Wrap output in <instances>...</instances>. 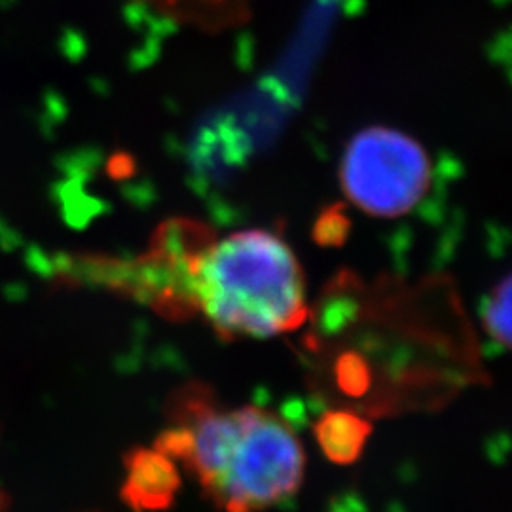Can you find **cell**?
Masks as SVG:
<instances>
[{
    "label": "cell",
    "mask_w": 512,
    "mask_h": 512,
    "mask_svg": "<svg viewBox=\"0 0 512 512\" xmlns=\"http://www.w3.org/2000/svg\"><path fill=\"white\" fill-rule=\"evenodd\" d=\"M192 296L222 338H270L308 319L300 262L283 239L264 230L205 247L192 270Z\"/></svg>",
    "instance_id": "1"
},
{
    "label": "cell",
    "mask_w": 512,
    "mask_h": 512,
    "mask_svg": "<svg viewBox=\"0 0 512 512\" xmlns=\"http://www.w3.org/2000/svg\"><path fill=\"white\" fill-rule=\"evenodd\" d=\"M241 427L215 503L224 512H255L296 494L304 450L291 427L258 406L239 408Z\"/></svg>",
    "instance_id": "2"
},
{
    "label": "cell",
    "mask_w": 512,
    "mask_h": 512,
    "mask_svg": "<svg viewBox=\"0 0 512 512\" xmlns=\"http://www.w3.org/2000/svg\"><path fill=\"white\" fill-rule=\"evenodd\" d=\"M342 186L366 215L410 213L431 186V162L418 141L397 129L368 128L353 137L342 162Z\"/></svg>",
    "instance_id": "3"
},
{
    "label": "cell",
    "mask_w": 512,
    "mask_h": 512,
    "mask_svg": "<svg viewBox=\"0 0 512 512\" xmlns=\"http://www.w3.org/2000/svg\"><path fill=\"white\" fill-rule=\"evenodd\" d=\"M128 478L120 497L135 512L165 511L181 488V476L173 461L156 450L135 448L126 456Z\"/></svg>",
    "instance_id": "4"
},
{
    "label": "cell",
    "mask_w": 512,
    "mask_h": 512,
    "mask_svg": "<svg viewBox=\"0 0 512 512\" xmlns=\"http://www.w3.org/2000/svg\"><path fill=\"white\" fill-rule=\"evenodd\" d=\"M372 425L346 410H332L315 423V439L323 454L340 465H349L361 458Z\"/></svg>",
    "instance_id": "5"
},
{
    "label": "cell",
    "mask_w": 512,
    "mask_h": 512,
    "mask_svg": "<svg viewBox=\"0 0 512 512\" xmlns=\"http://www.w3.org/2000/svg\"><path fill=\"white\" fill-rule=\"evenodd\" d=\"M160 12L171 18L188 21L202 27H226L236 23L245 8L247 0H148Z\"/></svg>",
    "instance_id": "6"
},
{
    "label": "cell",
    "mask_w": 512,
    "mask_h": 512,
    "mask_svg": "<svg viewBox=\"0 0 512 512\" xmlns=\"http://www.w3.org/2000/svg\"><path fill=\"white\" fill-rule=\"evenodd\" d=\"M511 277L507 275L486 302L482 325L503 348H511Z\"/></svg>",
    "instance_id": "7"
},
{
    "label": "cell",
    "mask_w": 512,
    "mask_h": 512,
    "mask_svg": "<svg viewBox=\"0 0 512 512\" xmlns=\"http://www.w3.org/2000/svg\"><path fill=\"white\" fill-rule=\"evenodd\" d=\"M154 450L169 459H181L186 465L194 454V435L190 427H177L164 431L154 444Z\"/></svg>",
    "instance_id": "8"
},
{
    "label": "cell",
    "mask_w": 512,
    "mask_h": 512,
    "mask_svg": "<svg viewBox=\"0 0 512 512\" xmlns=\"http://www.w3.org/2000/svg\"><path fill=\"white\" fill-rule=\"evenodd\" d=\"M4 507V495L0 494V509Z\"/></svg>",
    "instance_id": "9"
}]
</instances>
